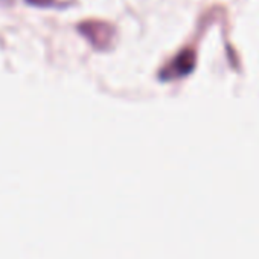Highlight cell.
Here are the masks:
<instances>
[{
    "instance_id": "obj_2",
    "label": "cell",
    "mask_w": 259,
    "mask_h": 259,
    "mask_svg": "<svg viewBox=\"0 0 259 259\" xmlns=\"http://www.w3.org/2000/svg\"><path fill=\"white\" fill-rule=\"evenodd\" d=\"M31 4H37V5H48V4H52L51 0H29Z\"/></svg>"
},
{
    "instance_id": "obj_1",
    "label": "cell",
    "mask_w": 259,
    "mask_h": 259,
    "mask_svg": "<svg viewBox=\"0 0 259 259\" xmlns=\"http://www.w3.org/2000/svg\"><path fill=\"white\" fill-rule=\"evenodd\" d=\"M192 67H194V54L192 52H183L171 63V66L168 69H165L162 72V78L169 79V78H176V76H183Z\"/></svg>"
}]
</instances>
